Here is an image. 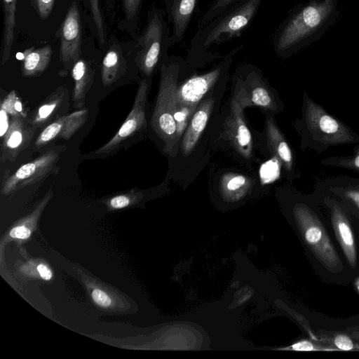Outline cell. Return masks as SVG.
<instances>
[{"label": "cell", "mask_w": 359, "mask_h": 359, "mask_svg": "<svg viewBox=\"0 0 359 359\" xmlns=\"http://www.w3.org/2000/svg\"><path fill=\"white\" fill-rule=\"evenodd\" d=\"M292 211L314 269L325 280L348 283L353 277L313 194H299L292 204Z\"/></svg>", "instance_id": "1"}, {"label": "cell", "mask_w": 359, "mask_h": 359, "mask_svg": "<svg viewBox=\"0 0 359 359\" xmlns=\"http://www.w3.org/2000/svg\"><path fill=\"white\" fill-rule=\"evenodd\" d=\"M296 126L302 149L318 155L330 147L359 142L358 133L330 114L306 92L302 95V116Z\"/></svg>", "instance_id": "2"}, {"label": "cell", "mask_w": 359, "mask_h": 359, "mask_svg": "<svg viewBox=\"0 0 359 359\" xmlns=\"http://www.w3.org/2000/svg\"><path fill=\"white\" fill-rule=\"evenodd\" d=\"M262 0H241L197 28L188 50L190 60L210 57V50L238 38L250 26Z\"/></svg>", "instance_id": "3"}, {"label": "cell", "mask_w": 359, "mask_h": 359, "mask_svg": "<svg viewBox=\"0 0 359 359\" xmlns=\"http://www.w3.org/2000/svg\"><path fill=\"white\" fill-rule=\"evenodd\" d=\"M180 71L181 62L178 57L164 58L161 66L158 93L151 120V127L163 141L167 154H171L178 143L174 114Z\"/></svg>", "instance_id": "4"}, {"label": "cell", "mask_w": 359, "mask_h": 359, "mask_svg": "<svg viewBox=\"0 0 359 359\" xmlns=\"http://www.w3.org/2000/svg\"><path fill=\"white\" fill-rule=\"evenodd\" d=\"M321 207L331 234L354 278L359 275V219L335 198L312 192Z\"/></svg>", "instance_id": "5"}, {"label": "cell", "mask_w": 359, "mask_h": 359, "mask_svg": "<svg viewBox=\"0 0 359 359\" xmlns=\"http://www.w3.org/2000/svg\"><path fill=\"white\" fill-rule=\"evenodd\" d=\"M334 8L332 0L305 6L294 13L276 33L273 44L276 53L285 55L319 29Z\"/></svg>", "instance_id": "6"}, {"label": "cell", "mask_w": 359, "mask_h": 359, "mask_svg": "<svg viewBox=\"0 0 359 359\" xmlns=\"http://www.w3.org/2000/svg\"><path fill=\"white\" fill-rule=\"evenodd\" d=\"M170 36V28L164 13L154 6L149 11L145 29L137 41L138 50L135 58L144 75L150 76L159 61L166 57L168 48L172 46Z\"/></svg>", "instance_id": "7"}, {"label": "cell", "mask_w": 359, "mask_h": 359, "mask_svg": "<svg viewBox=\"0 0 359 359\" xmlns=\"http://www.w3.org/2000/svg\"><path fill=\"white\" fill-rule=\"evenodd\" d=\"M149 85L147 81H140L133 105L128 116L116 133L103 146L92 152L94 156H103L114 152L127 140L141 130L146 126L145 107L147 100Z\"/></svg>", "instance_id": "8"}, {"label": "cell", "mask_w": 359, "mask_h": 359, "mask_svg": "<svg viewBox=\"0 0 359 359\" xmlns=\"http://www.w3.org/2000/svg\"><path fill=\"white\" fill-rule=\"evenodd\" d=\"M243 47V44L236 46L224 57L216 67L205 74L189 78L180 87H177V103L197 107L199 101L217 82L232 61L233 56Z\"/></svg>", "instance_id": "9"}, {"label": "cell", "mask_w": 359, "mask_h": 359, "mask_svg": "<svg viewBox=\"0 0 359 359\" xmlns=\"http://www.w3.org/2000/svg\"><path fill=\"white\" fill-rule=\"evenodd\" d=\"M59 159V152L49 150L19 167L2 180L1 192L8 194L18 189L34 184L47 176Z\"/></svg>", "instance_id": "10"}, {"label": "cell", "mask_w": 359, "mask_h": 359, "mask_svg": "<svg viewBox=\"0 0 359 359\" xmlns=\"http://www.w3.org/2000/svg\"><path fill=\"white\" fill-rule=\"evenodd\" d=\"M78 4L72 2L57 32L60 39V60L67 70L80 59L81 54V23Z\"/></svg>", "instance_id": "11"}, {"label": "cell", "mask_w": 359, "mask_h": 359, "mask_svg": "<svg viewBox=\"0 0 359 359\" xmlns=\"http://www.w3.org/2000/svg\"><path fill=\"white\" fill-rule=\"evenodd\" d=\"M313 191L335 198L359 219V177L339 175L318 178L315 180Z\"/></svg>", "instance_id": "12"}, {"label": "cell", "mask_w": 359, "mask_h": 359, "mask_svg": "<svg viewBox=\"0 0 359 359\" xmlns=\"http://www.w3.org/2000/svg\"><path fill=\"white\" fill-rule=\"evenodd\" d=\"M243 108L234 96L230 104V113L224 122V133L228 140L242 156L250 158L252 155V140L250 130L243 118Z\"/></svg>", "instance_id": "13"}, {"label": "cell", "mask_w": 359, "mask_h": 359, "mask_svg": "<svg viewBox=\"0 0 359 359\" xmlns=\"http://www.w3.org/2000/svg\"><path fill=\"white\" fill-rule=\"evenodd\" d=\"M35 129L25 117L12 116L9 128L1 138V161H15L32 140Z\"/></svg>", "instance_id": "14"}, {"label": "cell", "mask_w": 359, "mask_h": 359, "mask_svg": "<svg viewBox=\"0 0 359 359\" xmlns=\"http://www.w3.org/2000/svg\"><path fill=\"white\" fill-rule=\"evenodd\" d=\"M87 118V109H80L60 117L41 131L35 141V146L41 148L55 139H70L86 123Z\"/></svg>", "instance_id": "15"}, {"label": "cell", "mask_w": 359, "mask_h": 359, "mask_svg": "<svg viewBox=\"0 0 359 359\" xmlns=\"http://www.w3.org/2000/svg\"><path fill=\"white\" fill-rule=\"evenodd\" d=\"M197 0H164L167 21L171 31V44L181 42L194 15Z\"/></svg>", "instance_id": "16"}, {"label": "cell", "mask_w": 359, "mask_h": 359, "mask_svg": "<svg viewBox=\"0 0 359 359\" xmlns=\"http://www.w3.org/2000/svg\"><path fill=\"white\" fill-rule=\"evenodd\" d=\"M266 135L269 151L283 165L288 178L297 176L292 151L272 116L266 121Z\"/></svg>", "instance_id": "17"}, {"label": "cell", "mask_w": 359, "mask_h": 359, "mask_svg": "<svg viewBox=\"0 0 359 359\" xmlns=\"http://www.w3.org/2000/svg\"><path fill=\"white\" fill-rule=\"evenodd\" d=\"M245 82L250 92L248 94L245 88H241V90L236 95L244 107L254 104L266 109H277L273 96L263 84L260 74L255 69H251L248 72Z\"/></svg>", "instance_id": "18"}, {"label": "cell", "mask_w": 359, "mask_h": 359, "mask_svg": "<svg viewBox=\"0 0 359 359\" xmlns=\"http://www.w3.org/2000/svg\"><path fill=\"white\" fill-rule=\"evenodd\" d=\"M213 106V100L207 99L194 111L184 133L180 149L187 156L193 151L207 125Z\"/></svg>", "instance_id": "19"}, {"label": "cell", "mask_w": 359, "mask_h": 359, "mask_svg": "<svg viewBox=\"0 0 359 359\" xmlns=\"http://www.w3.org/2000/svg\"><path fill=\"white\" fill-rule=\"evenodd\" d=\"M52 54L53 49L50 45L37 48L32 46L25 49L22 58V75L25 77H33L41 74L48 67Z\"/></svg>", "instance_id": "20"}, {"label": "cell", "mask_w": 359, "mask_h": 359, "mask_svg": "<svg viewBox=\"0 0 359 359\" xmlns=\"http://www.w3.org/2000/svg\"><path fill=\"white\" fill-rule=\"evenodd\" d=\"M93 74L90 65L83 59H79L72 68L74 82L73 100L76 108H80L84 104L86 94L93 82Z\"/></svg>", "instance_id": "21"}, {"label": "cell", "mask_w": 359, "mask_h": 359, "mask_svg": "<svg viewBox=\"0 0 359 359\" xmlns=\"http://www.w3.org/2000/svg\"><path fill=\"white\" fill-rule=\"evenodd\" d=\"M18 0H2L4 10V26L1 42V64L9 59L14 41L15 13Z\"/></svg>", "instance_id": "22"}, {"label": "cell", "mask_w": 359, "mask_h": 359, "mask_svg": "<svg viewBox=\"0 0 359 359\" xmlns=\"http://www.w3.org/2000/svg\"><path fill=\"white\" fill-rule=\"evenodd\" d=\"M126 61L119 46H111L105 54L102 64V82L109 86L115 82L123 73Z\"/></svg>", "instance_id": "23"}, {"label": "cell", "mask_w": 359, "mask_h": 359, "mask_svg": "<svg viewBox=\"0 0 359 359\" xmlns=\"http://www.w3.org/2000/svg\"><path fill=\"white\" fill-rule=\"evenodd\" d=\"M252 182L249 177L237 173H226L220 180L222 194L228 199L236 200L243 197L250 190Z\"/></svg>", "instance_id": "24"}, {"label": "cell", "mask_w": 359, "mask_h": 359, "mask_svg": "<svg viewBox=\"0 0 359 359\" xmlns=\"http://www.w3.org/2000/svg\"><path fill=\"white\" fill-rule=\"evenodd\" d=\"M64 97L63 93L53 94L36 109L30 123L35 128L41 127L48 123L59 109Z\"/></svg>", "instance_id": "25"}, {"label": "cell", "mask_w": 359, "mask_h": 359, "mask_svg": "<svg viewBox=\"0 0 359 359\" xmlns=\"http://www.w3.org/2000/svg\"><path fill=\"white\" fill-rule=\"evenodd\" d=\"M320 163L325 166L346 169L359 173V142L355 144L350 155L330 156L320 159Z\"/></svg>", "instance_id": "26"}, {"label": "cell", "mask_w": 359, "mask_h": 359, "mask_svg": "<svg viewBox=\"0 0 359 359\" xmlns=\"http://www.w3.org/2000/svg\"><path fill=\"white\" fill-rule=\"evenodd\" d=\"M196 109V107L184 104H178L176 102L174 118L176 123L177 140L180 139L184 133L186 128Z\"/></svg>", "instance_id": "27"}, {"label": "cell", "mask_w": 359, "mask_h": 359, "mask_svg": "<svg viewBox=\"0 0 359 359\" xmlns=\"http://www.w3.org/2000/svg\"><path fill=\"white\" fill-rule=\"evenodd\" d=\"M240 1L241 0H214L198 21L197 28L203 27L230 6Z\"/></svg>", "instance_id": "28"}, {"label": "cell", "mask_w": 359, "mask_h": 359, "mask_svg": "<svg viewBox=\"0 0 359 359\" xmlns=\"http://www.w3.org/2000/svg\"><path fill=\"white\" fill-rule=\"evenodd\" d=\"M1 108L12 116L25 117L22 103L14 90L11 91L2 100Z\"/></svg>", "instance_id": "29"}, {"label": "cell", "mask_w": 359, "mask_h": 359, "mask_svg": "<svg viewBox=\"0 0 359 359\" xmlns=\"http://www.w3.org/2000/svg\"><path fill=\"white\" fill-rule=\"evenodd\" d=\"M93 19L97 30L99 43H104V31L101 11L99 6V0H88Z\"/></svg>", "instance_id": "30"}, {"label": "cell", "mask_w": 359, "mask_h": 359, "mask_svg": "<svg viewBox=\"0 0 359 359\" xmlns=\"http://www.w3.org/2000/svg\"><path fill=\"white\" fill-rule=\"evenodd\" d=\"M31 6L41 20L47 19L52 13L55 0H29Z\"/></svg>", "instance_id": "31"}, {"label": "cell", "mask_w": 359, "mask_h": 359, "mask_svg": "<svg viewBox=\"0 0 359 359\" xmlns=\"http://www.w3.org/2000/svg\"><path fill=\"white\" fill-rule=\"evenodd\" d=\"M142 0H122L123 8L126 18L129 20L136 17Z\"/></svg>", "instance_id": "32"}, {"label": "cell", "mask_w": 359, "mask_h": 359, "mask_svg": "<svg viewBox=\"0 0 359 359\" xmlns=\"http://www.w3.org/2000/svg\"><path fill=\"white\" fill-rule=\"evenodd\" d=\"M130 196L120 194L111 198L110 205L115 209H121L128 206L130 203Z\"/></svg>", "instance_id": "33"}, {"label": "cell", "mask_w": 359, "mask_h": 359, "mask_svg": "<svg viewBox=\"0 0 359 359\" xmlns=\"http://www.w3.org/2000/svg\"><path fill=\"white\" fill-rule=\"evenodd\" d=\"M92 297L96 304L103 307L109 306L111 302L110 297L100 290H94Z\"/></svg>", "instance_id": "34"}, {"label": "cell", "mask_w": 359, "mask_h": 359, "mask_svg": "<svg viewBox=\"0 0 359 359\" xmlns=\"http://www.w3.org/2000/svg\"><path fill=\"white\" fill-rule=\"evenodd\" d=\"M334 344L337 347L341 350H351L353 348V344L350 338L346 335L341 334L336 337Z\"/></svg>", "instance_id": "35"}, {"label": "cell", "mask_w": 359, "mask_h": 359, "mask_svg": "<svg viewBox=\"0 0 359 359\" xmlns=\"http://www.w3.org/2000/svg\"><path fill=\"white\" fill-rule=\"evenodd\" d=\"M10 126L8 114L2 108L0 110V137L2 138Z\"/></svg>", "instance_id": "36"}, {"label": "cell", "mask_w": 359, "mask_h": 359, "mask_svg": "<svg viewBox=\"0 0 359 359\" xmlns=\"http://www.w3.org/2000/svg\"><path fill=\"white\" fill-rule=\"evenodd\" d=\"M13 238L25 239L30 236V231L24 226H20L13 228L10 232Z\"/></svg>", "instance_id": "37"}, {"label": "cell", "mask_w": 359, "mask_h": 359, "mask_svg": "<svg viewBox=\"0 0 359 359\" xmlns=\"http://www.w3.org/2000/svg\"><path fill=\"white\" fill-rule=\"evenodd\" d=\"M313 348V344L308 341H302L292 346V349L296 351H312Z\"/></svg>", "instance_id": "38"}, {"label": "cell", "mask_w": 359, "mask_h": 359, "mask_svg": "<svg viewBox=\"0 0 359 359\" xmlns=\"http://www.w3.org/2000/svg\"><path fill=\"white\" fill-rule=\"evenodd\" d=\"M38 272L41 277L45 280H50L52 277V273L45 265L39 264L37 266Z\"/></svg>", "instance_id": "39"}]
</instances>
